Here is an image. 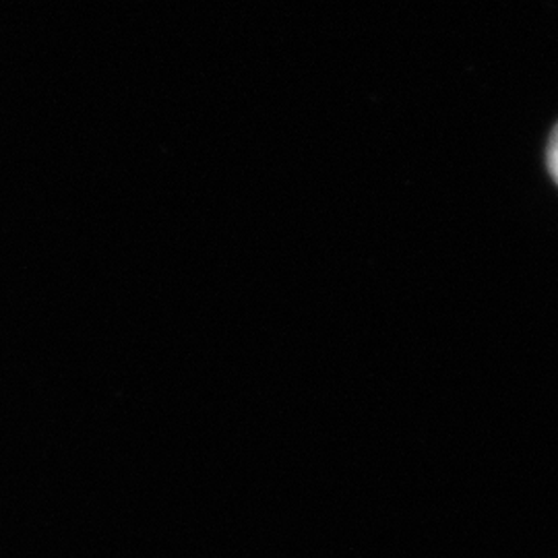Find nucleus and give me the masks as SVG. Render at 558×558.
Instances as JSON below:
<instances>
[{"mask_svg":"<svg viewBox=\"0 0 558 558\" xmlns=\"http://www.w3.org/2000/svg\"><path fill=\"white\" fill-rule=\"evenodd\" d=\"M546 158H548V170L553 174V179L557 180L558 184V124L550 135L548 141V151H546Z\"/></svg>","mask_w":558,"mask_h":558,"instance_id":"f257e3e1","label":"nucleus"}]
</instances>
